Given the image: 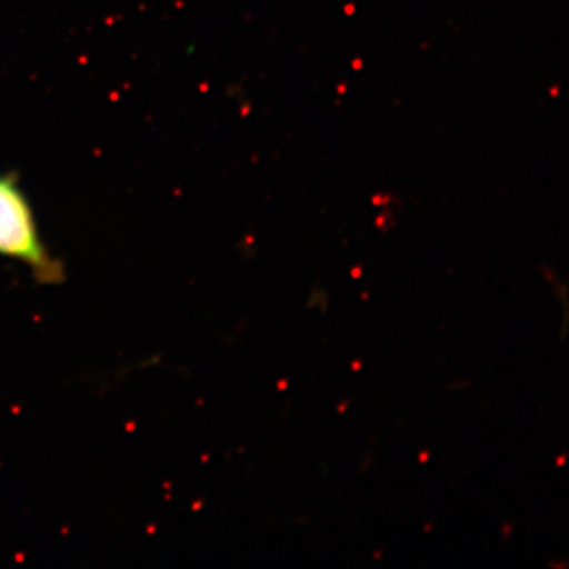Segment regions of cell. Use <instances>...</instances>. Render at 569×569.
I'll list each match as a JSON object with an SVG mask.
<instances>
[{
  "mask_svg": "<svg viewBox=\"0 0 569 569\" xmlns=\"http://www.w3.org/2000/svg\"><path fill=\"white\" fill-rule=\"evenodd\" d=\"M0 257L24 264L37 283L66 280V268L44 244L31 200L13 173H0Z\"/></svg>",
  "mask_w": 569,
  "mask_h": 569,
  "instance_id": "6da1fadb",
  "label": "cell"
}]
</instances>
